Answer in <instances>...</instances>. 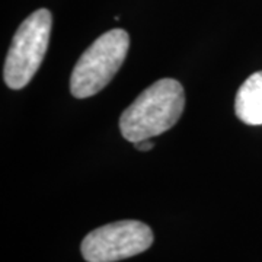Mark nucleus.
<instances>
[{"mask_svg": "<svg viewBox=\"0 0 262 262\" xmlns=\"http://www.w3.org/2000/svg\"><path fill=\"white\" fill-rule=\"evenodd\" d=\"M184 106L182 84L175 79H160L141 92L121 114L122 137L136 144L160 136L178 122Z\"/></svg>", "mask_w": 262, "mask_h": 262, "instance_id": "f257e3e1", "label": "nucleus"}, {"mask_svg": "<svg viewBox=\"0 0 262 262\" xmlns=\"http://www.w3.org/2000/svg\"><path fill=\"white\" fill-rule=\"evenodd\" d=\"M130 37L124 29H111L96 38L77 60L70 77V92L83 99L101 92L125 60Z\"/></svg>", "mask_w": 262, "mask_h": 262, "instance_id": "f03ea898", "label": "nucleus"}, {"mask_svg": "<svg viewBox=\"0 0 262 262\" xmlns=\"http://www.w3.org/2000/svg\"><path fill=\"white\" fill-rule=\"evenodd\" d=\"M53 16L38 9L25 19L12 39L5 61L3 79L10 89H22L32 80L47 53Z\"/></svg>", "mask_w": 262, "mask_h": 262, "instance_id": "7ed1b4c3", "label": "nucleus"}, {"mask_svg": "<svg viewBox=\"0 0 262 262\" xmlns=\"http://www.w3.org/2000/svg\"><path fill=\"white\" fill-rule=\"evenodd\" d=\"M153 244L149 226L137 220H122L95 229L82 242L88 262H117L147 251Z\"/></svg>", "mask_w": 262, "mask_h": 262, "instance_id": "20e7f679", "label": "nucleus"}, {"mask_svg": "<svg viewBox=\"0 0 262 262\" xmlns=\"http://www.w3.org/2000/svg\"><path fill=\"white\" fill-rule=\"evenodd\" d=\"M234 113L248 125H262V72L249 76L239 88Z\"/></svg>", "mask_w": 262, "mask_h": 262, "instance_id": "39448f33", "label": "nucleus"}, {"mask_svg": "<svg viewBox=\"0 0 262 262\" xmlns=\"http://www.w3.org/2000/svg\"><path fill=\"white\" fill-rule=\"evenodd\" d=\"M136 147L140 150V151H149L155 147V143H151L150 140H143L136 143Z\"/></svg>", "mask_w": 262, "mask_h": 262, "instance_id": "423d86ee", "label": "nucleus"}]
</instances>
